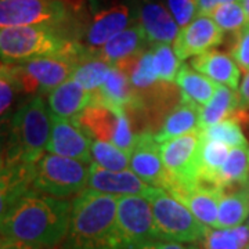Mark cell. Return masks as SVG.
Listing matches in <instances>:
<instances>
[{
	"mask_svg": "<svg viewBox=\"0 0 249 249\" xmlns=\"http://www.w3.org/2000/svg\"><path fill=\"white\" fill-rule=\"evenodd\" d=\"M202 137L199 130L160 142V157L169 172L166 188L172 193L178 187L191 186L198 180V155Z\"/></svg>",
	"mask_w": 249,
	"mask_h": 249,
	"instance_id": "10",
	"label": "cell"
},
{
	"mask_svg": "<svg viewBox=\"0 0 249 249\" xmlns=\"http://www.w3.org/2000/svg\"><path fill=\"white\" fill-rule=\"evenodd\" d=\"M111 68L112 65L103 60L98 55L97 50L89 49L88 53L83 55V58L76 65L72 79L76 80L83 89L94 94L104 83Z\"/></svg>",
	"mask_w": 249,
	"mask_h": 249,
	"instance_id": "28",
	"label": "cell"
},
{
	"mask_svg": "<svg viewBox=\"0 0 249 249\" xmlns=\"http://www.w3.org/2000/svg\"><path fill=\"white\" fill-rule=\"evenodd\" d=\"M52 129L53 115L45 100L40 96L28 100L10 119L1 162L36 163L45 154Z\"/></svg>",
	"mask_w": 249,
	"mask_h": 249,
	"instance_id": "3",
	"label": "cell"
},
{
	"mask_svg": "<svg viewBox=\"0 0 249 249\" xmlns=\"http://www.w3.org/2000/svg\"><path fill=\"white\" fill-rule=\"evenodd\" d=\"M144 196L151 202L158 240L199 244L211 229L199 222L186 205L160 187L151 186Z\"/></svg>",
	"mask_w": 249,
	"mask_h": 249,
	"instance_id": "5",
	"label": "cell"
},
{
	"mask_svg": "<svg viewBox=\"0 0 249 249\" xmlns=\"http://www.w3.org/2000/svg\"><path fill=\"white\" fill-rule=\"evenodd\" d=\"M122 107L111 106L106 101L93 98L88 107L73 119L90 139L112 142Z\"/></svg>",
	"mask_w": 249,
	"mask_h": 249,
	"instance_id": "18",
	"label": "cell"
},
{
	"mask_svg": "<svg viewBox=\"0 0 249 249\" xmlns=\"http://www.w3.org/2000/svg\"><path fill=\"white\" fill-rule=\"evenodd\" d=\"M211 17L223 32H238L249 24V16L242 1H231L214 9Z\"/></svg>",
	"mask_w": 249,
	"mask_h": 249,
	"instance_id": "34",
	"label": "cell"
},
{
	"mask_svg": "<svg viewBox=\"0 0 249 249\" xmlns=\"http://www.w3.org/2000/svg\"><path fill=\"white\" fill-rule=\"evenodd\" d=\"M91 158L104 169L114 172L130 169V155L112 142L94 140L91 144Z\"/></svg>",
	"mask_w": 249,
	"mask_h": 249,
	"instance_id": "31",
	"label": "cell"
},
{
	"mask_svg": "<svg viewBox=\"0 0 249 249\" xmlns=\"http://www.w3.org/2000/svg\"><path fill=\"white\" fill-rule=\"evenodd\" d=\"M242 4H244V7L247 10V13H248L249 16V0H242Z\"/></svg>",
	"mask_w": 249,
	"mask_h": 249,
	"instance_id": "43",
	"label": "cell"
},
{
	"mask_svg": "<svg viewBox=\"0 0 249 249\" xmlns=\"http://www.w3.org/2000/svg\"><path fill=\"white\" fill-rule=\"evenodd\" d=\"M170 194L186 205L199 222L211 229H216L219 204L224 194L223 187L196 181L191 186L178 187Z\"/></svg>",
	"mask_w": 249,
	"mask_h": 249,
	"instance_id": "14",
	"label": "cell"
},
{
	"mask_svg": "<svg viewBox=\"0 0 249 249\" xmlns=\"http://www.w3.org/2000/svg\"><path fill=\"white\" fill-rule=\"evenodd\" d=\"M176 85L180 89L181 100L194 103L202 107L213 97L217 83L205 76L204 73L196 71L188 64H181L176 76Z\"/></svg>",
	"mask_w": 249,
	"mask_h": 249,
	"instance_id": "25",
	"label": "cell"
},
{
	"mask_svg": "<svg viewBox=\"0 0 249 249\" xmlns=\"http://www.w3.org/2000/svg\"><path fill=\"white\" fill-rule=\"evenodd\" d=\"M93 98V93L83 89L76 80L70 79L49 93L47 106L53 116L73 121Z\"/></svg>",
	"mask_w": 249,
	"mask_h": 249,
	"instance_id": "20",
	"label": "cell"
},
{
	"mask_svg": "<svg viewBox=\"0 0 249 249\" xmlns=\"http://www.w3.org/2000/svg\"><path fill=\"white\" fill-rule=\"evenodd\" d=\"M244 249H249V245H248V247H245V248H244Z\"/></svg>",
	"mask_w": 249,
	"mask_h": 249,
	"instance_id": "44",
	"label": "cell"
},
{
	"mask_svg": "<svg viewBox=\"0 0 249 249\" xmlns=\"http://www.w3.org/2000/svg\"><path fill=\"white\" fill-rule=\"evenodd\" d=\"M229 152H230L229 145L223 142L202 139L201 147H199V155H198V180L196 181L222 187L219 183V172L222 169Z\"/></svg>",
	"mask_w": 249,
	"mask_h": 249,
	"instance_id": "27",
	"label": "cell"
},
{
	"mask_svg": "<svg viewBox=\"0 0 249 249\" xmlns=\"http://www.w3.org/2000/svg\"><path fill=\"white\" fill-rule=\"evenodd\" d=\"M199 116H201L199 106L181 100L166 115L160 130L154 134L155 140L160 144L180 137L183 134L199 130Z\"/></svg>",
	"mask_w": 249,
	"mask_h": 249,
	"instance_id": "24",
	"label": "cell"
},
{
	"mask_svg": "<svg viewBox=\"0 0 249 249\" xmlns=\"http://www.w3.org/2000/svg\"><path fill=\"white\" fill-rule=\"evenodd\" d=\"M136 14L150 43L170 45L176 40L180 27L166 6L154 0H142Z\"/></svg>",
	"mask_w": 249,
	"mask_h": 249,
	"instance_id": "17",
	"label": "cell"
},
{
	"mask_svg": "<svg viewBox=\"0 0 249 249\" xmlns=\"http://www.w3.org/2000/svg\"><path fill=\"white\" fill-rule=\"evenodd\" d=\"M0 249H49V248L40 247V245H35V244H28V242H22V241L1 238Z\"/></svg>",
	"mask_w": 249,
	"mask_h": 249,
	"instance_id": "41",
	"label": "cell"
},
{
	"mask_svg": "<svg viewBox=\"0 0 249 249\" xmlns=\"http://www.w3.org/2000/svg\"><path fill=\"white\" fill-rule=\"evenodd\" d=\"M248 226H249V217H248Z\"/></svg>",
	"mask_w": 249,
	"mask_h": 249,
	"instance_id": "45",
	"label": "cell"
},
{
	"mask_svg": "<svg viewBox=\"0 0 249 249\" xmlns=\"http://www.w3.org/2000/svg\"><path fill=\"white\" fill-rule=\"evenodd\" d=\"M89 47L73 40L61 53L36 57L14 64L18 83L27 94L50 93L64 82L72 79L76 65Z\"/></svg>",
	"mask_w": 249,
	"mask_h": 249,
	"instance_id": "4",
	"label": "cell"
},
{
	"mask_svg": "<svg viewBox=\"0 0 249 249\" xmlns=\"http://www.w3.org/2000/svg\"><path fill=\"white\" fill-rule=\"evenodd\" d=\"M91 144L89 136L73 121L53 116V129L46 152L91 163Z\"/></svg>",
	"mask_w": 249,
	"mask_h": 249,
	"instance_id": "13",
	"label": "cell"
},
{
	"mask_svg": "<svg viewBox=\"0 0 249 249\" xmlns=\"http://www.w3.org/2000/svg\"><path fill=\"white\" fill-rule=\"evenodd\" d=\"M130 169L150 186L166 188L169 172L160 157V144L148 132L137 134V140L130 154Z\"/></svg>",
	"mask_w": 249,
	"mask_h": 249,
	"instance_id": "12",
	"label": "cell"
},
{
	"mask_svg": "<svg viewBox=\"0 0 249 249\" xmlns=\"http://www.w3.org/2000/svg\"><path fill=\"white\" fill-rule=\"evenodd\" d=\"M154 70L158 79L163 83H172L176 80L181 61L178 58L175 50L166 43H151Z\"/></svg>",
	"mask_w": 249,
	"mask_h": 249,
	"instance_id": "33",
	"label": "cell"
},
{
	"mask_svg": "<svg viewBox=\"0 0 249 249\" xmlns=\"http://www.w3.org/2000/svg\"><path fill=\"white\" fill-rule=\"evenodd\" d=\"M148 39L142 27L136 21L129 28L111 37L101 49H98V55L109 62L111 65H118L124 60L142 53L147 49Z\"/></svg>",
	"mask_w": 249,
	"mask_h": 249,
	"instance_id": "22",
	"label": "cell"
},
{
	"mask_svg": "<svg viewBox=\"0 0 249 249\" xmlns=\"http://www.w3.org/2000/svg\"><path fill=\"white\" fill-rule=\"evenodd\" d=\"M78 160L45 152L36 162L34 191L68 198L86 190L90 168Z\"/></svg>",
	"mask_w": 249,
	"mask_h": 249,
	"instance_id": "7",
	"label": "cell"
},
{
	"mask_svg": "<svg viewBox=\"0 0 249 249\" xmlns=\"http://www.w3.org/2000/svg\"><path fill=\"white\" fill-rule=\"evenodd\" d=\"M191 67L217 85L229 86L232 90L240 88L241 70L229 54L209 50L204 54L196 55L191 60Z\"/></svg>",
	"mask_w": 249,
	"mask_h": 249,
	"instance_id": "21",
	"label": "cell"
},
{
	"mask_svg": "<svg viewBox=\"0 0 249 249\" xmlns=\"http://www.w3.org/2000/svg\"><path fill=\"white\" fill-rule=\"evenodd\" d=\"M223 40V31L211 16L198 14L190 24L180 28L173 50L180 61L213 50Z\"/></svg>",
	"mask_w": 249,
	"mask_h": 249,
	"instance_id": "11",
	"label": "cell"
},
{
	"mask_svg": "<svg viewBox=\"0 0 249 249\" xmlns=\"http://www.w3.org/2000/svg\"><path fill=\"white\" fill-rule=\"evenodd\" d=\"M237 111H240L238 93H235V90L229 86L217 85L213 97L201 107L199 130L219 124L227 118H232Z\"/></svg>",
	"mask_w": 249,
	"mask_h": 249,
	"instance_id": "26",
	"label": "cell"
},
{
	"mask_svg": "<svg viewBox=\"0 0 249 249\" xmlns=\"http://www.w3.org/2000/svg\"><path fill=\"white\" fill-rule=\"evenodd\" d=\"M70 17L67 0H0V28H57Z\"/></svg>",
	"mask_w": 249,
	"mask_h": 249,
	"instance_id": "8",
	"label": "cell"
},
{
	"mask_svg": "<svg viewBox=\"0 0 249 249\" xmlns=\"http://www.w3.org/2000/svg\"><path fill=\"white\" fill-rule=\"evenodd\" d=\"M137 249H188V245L180 244V242H173V241L154 240L139 247Z\"/></svg>",
	"mask_w": 249,
	"mask_h": 249,
	"instance_id": "39",
	"label": "cell"
},
{
	"mask_svg": "<svg viewBox=\"0 0 249 249\" xmlns=\"http://www.w3.org/2000/svg\"><path fill=\"white\" fill-rule=\"evenodd\" d=\"M231 1H242V0H196V16L198 14L211 16L214 9H217L219 6L226 4V3H231Z\"/></svg>",
	"mask_w": 249,
	"mask_h": 249,
	"instance_id": "38",
	"label": "cell"
},
{
	"mask_svg": "<svg viewBox=\"0 0 249 249\" xmlns=\"http://www.w3.org/2000/svg\"><path fill=\"white\" fill-rule=\"evenodd\" d=\"M0 71V115L1 122H4V119L9 116L17 93L22 90L18 83L14 64H1Z\"/></svg>",
	"mask_w": 249,
	"mask_h": 249,
	"instance_id": "35",
	"label": "cell"
},
{
	"mask_svg": "<svg viewBox=\"0 0 249 249\" xmlns=\"http://www.w3.org/2000/svg\"><path fill=\"white\" fill-rule=\"evenodd\" d=\"M188 245V249H202L199 244H187Z\"/></svg>",
	"mask_w": 249,
	"mask_h": 249,
	"instance_id": "42",
	"label": "cell"
},
{
	"mask_svg": "<svg viewBox=\"0 0 249 249\" xmlns=\"http://www.w3.org/2000/svg\"><path fill=\"white\" fill-rule=\"evenodd\" d=\"M94 98L106 101L111 106L139 109L144 106L142 98L134 89L127 73L119 67L112 65L101 88L93 94Z\"/></svg>",
	"mask_w": 249,
	"mask_h": 249,
	"instance_id": "23",
	"label": "cell"
},
{
	"mask_svg": "<svg viewBox=\"0 0 249 249\" xmlns=\"http://www.w3.org/2000/svg\"><path fill=\"white\" fill-rule=\"evenodd\" d=\"M166 7L180 28L186 27L196 17V0H166Z\"/></svg>",
	"mask_w": 249,
	"mask_h": 249,
	"instance_id": "37",
	"label": "cell"
},
{
	"mask_svg": "<svg viewBox=\"0 0 249 249\" xmlns=\"http://www.w3.org/2000/svg\"><path fill=\"white\" fill-rule=\"evenodd\" d=\"M199 245L202 249H244L249 245V226L209 229Z\"/></svg>",
	"mask_w": 249,
	"mask_h": 249,
	"instance_id": "30",
	"label": "cell"
},
{
	"mask_svg": "<svg viewBox=\"0 0 249 249\" xmlns=\"http://www.w3.org/2000/svg\"><path fill=\"white\" fill-rule=\"evenodd\" d=\"M88 188L114 196H145L151 186L140 178L132 169L114 172L90 163Z\"/></svg>",
	"mask_w": 249,
	"mask_h": 249,
	"instance_id": "16",
	"label": "cell"
},
{
	"mask_svg": "<svg viewBox=\"0 0 249 249\" xmlns=\"http://www.w3.org/2000/svg\"><path fill=\"white\" fill-rule=\"evenodd\" d=\"M137 21L136 10L126 4H118L109 9L94 13L91 22L85 34V46L91 50H98L111 37L122 32Z\"/></svg>",
	"mask_w": 249,
	"mask_h": 249,
	"instance_id": "15",
	"label": "cell"
},
{
	"mask_svg": "<svg viewBox=\"0 0 249 249\" xmlns=\"http://www.w3.org/2000/svg\"><path fill=\"white\" fill-rule=\"evenodd\" d=\"M116 219L122 249H137L158 240L151 202L144 196H118Z\"/></svg>",
	"mask_w": 249,
	"mask_h": 249,
	"instance_id": "9",
	"label": "cell"
},
{
	"mask_svg": "<svg viewBox=\"0 0 249 249\" xmlns=\"http://www.w3.org/2000/svg\"><path fill=\"white\" fill-rule=\"evenodd\" d=\"M36 163L1 162L0 178V208L1 213L16 204L21 196L34 191Z\"/></svg>",
	"mask_w": 249,
	"mask_h": 249,
	"instance_id": "19",
	"label": "cell"
},
{
	"mask_svg": "<svg viewBox=\"0 0 249 249\" xmlns=\"http://www.w3.org/2000/svg\"><path fill=\"white\" fill-rule=\"evenodd\" d=\"M118 196L86 188L73 198L70 227L61 249H122Z\"/></svg>",
	"mask_w": 249,
	"mask_h": 249,
	"instance_id": "2",
	"label": "cell"
},
{
	"mask_svg": "<svg viewBox=\"0 0 249 249\" xmlns=\"http://www.w3.org/2000/svg\"><path fill=\"white\" fill-rule=\"evenodd\" d=\"M238 108L240 111H249V72L238 88Z\"/></svg>",
	"mask_w": 249,
	"mask_h": 249,
	"instance_id": "40",
	"label": "cell"
},
{
	"mask_svg": "<svg viewBox=\"0 0 249 249\" xmlns=\"http://www.w3.org/2000/svg\"><path fill=\"white\" fill-rule=\"evenodd\" d=\"M199 133L204 140L223 142L229 147H238V145L248 142L242 133L241 124L234 116L227 118L222 122L212 124L209 127H205L202 130H199Z\"/></svg>",
	"mask_w": 249,
	"mask_h": 249,
	"instance_id": "32",
	"label": "cell"
},
{
	"mask_svg": "<svg viewBox=\"0 0 249 249\" xmlns=\"http://www.w3.org/2000/svg\"><path fill=\"white\" fill-rule=\"evenodd\" d=\"M231 57L241 72H249V24L237 32L235 43L231 49Z\"/></svg>",
	"mask_w": 249,
	"mask_h": 249,
	"instance_id": "36",
	"label": "cell"
},
{
	"mask_svg": "<svg viewBox=\"0 0 249 249\" xmlns=\"http://www.w3.org/2000/svg\"><path fill=\"white\" fill-rule=\"evenodd\" d=\"M249 178V144L231 147L219 172V183L224 190L240 186Z\"/></svg>",
	"mask_w": 249,
	"mask_h": 249,
	"instance_id": "29",
	"label": "cell"
},
{
	"mask_svg": "<svg viewBox=\"0 0 249 249\" xmlns=\"http://www.w3.org/2000/svg\"><path fill=\"white\" fill-rule=\"evenodd\" d=\"M71 212L65 198L29 191L1 213V238L57 248L68 232Z\"/></svg>",
	"mask_w": 249,
	"mask_h": 249,
	"instance_id": "1",
	"label": "cell"
},
{
	"mask_svg": "<svg viewBox=\"0 0 249 249\" xmlns=\"http://www.w3.org/2000/svg\"><path fill=\"white\" fill-rule=\"evenodd\" d=\"M72 42L64 37L57 28H0L1 64H18L36 57L61 53Z\"/></svg>",
	"mask_w": 249,
	"mask_h": 249,
	"instance_id": "6",
	"label": "cell"
}]
</instances>
